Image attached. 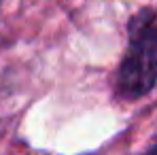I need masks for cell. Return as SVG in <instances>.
Wrapping results in <instances>:
<instances>
[{
  "mask_svg": "<svg viewBox=\"0 0 157 155\" xmlns=\"http://www.w3.org/2000/svg\"><path fill=\"white\" fill-rule=\"evenodd\" d=\"M149 155H157V142L151 147V151H149Z\"/></svg>",
  "mask_w": 157,
  "mask_h": 155,
  "instance_id": "cell-2",
  "label": "cell"
},
{
  "mask_svg": "<svg viewBox=\"0 0 157 155\" xmlns=\"http://www.w3.org/2000/svg\"><path fill=\"white\" fill-rule=\"evenodd\" d=\"M157 83V26L151 9L138 11L130 21V47L117 72V94L123 100L147 96Z\"/></svg>",
  "mask_w": 157,
  "mask_h": 155,
  "instance_id": "cell-1",
  "label": "cell"
}]
</instances>
